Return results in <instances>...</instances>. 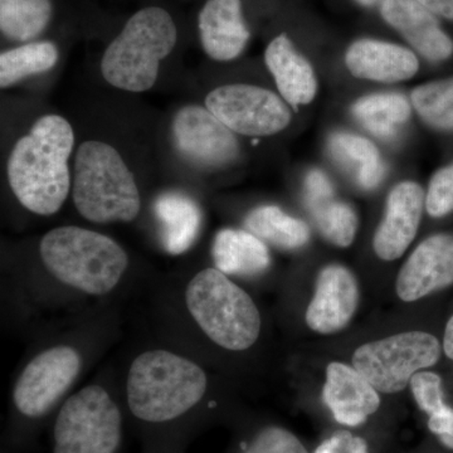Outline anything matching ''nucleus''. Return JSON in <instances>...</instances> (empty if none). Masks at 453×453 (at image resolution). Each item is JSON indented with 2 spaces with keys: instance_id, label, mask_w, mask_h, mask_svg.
<instances>
[{
  "instance_id": "obj_1",
  "label": "nucleus",
  "mask_w": 453,
  "mask_h": 453,
  "mask_svg": "<svg viewBox=\"0 0 453 453\" xmlns=\"http://www.w3.org/2000/svg\"><path fill=\"white\" fill-rule=\"evenodd\" d=\"M73 129L58 115L38 119L28 135L18 140L8 160L9 186L27 210L52 216L70 193L68 159Z\"/></svg>"
},
{
  "instance_id": "obj_2",
  "label": "nucleus",
  "mask_w": 453,
  "mask_h": 453,
  "mask_svg": "<svg viewBox=\"0 0 453 453\" xmlns=\"http://www.w3.org/2000/svg\"><path fill=\"white\" fill-rule=\"evenodd\" d=\"M207 388V375L192 360L168 350H149L130 366L127 404L140 421L172 422L198 405Z\"/></svg>"
},
{
  "instance_id": "obj_3",
  "label": "nucleus",
  "mask_w": 453,
  "mask_h": 453,
  "mask_svg": "<svg viewBox=\"0 0 453 453\" xmlns=\"http://www.w3.org/2000/svg\"><path fill=\"white\" fill-rule=\"evenodd\" d=\"M40 252L50 275L92 296L113 290L129 266L120 244L81 226L52 229L42 238Z\"/></svg>"
},
{
  "instance_id": "obj_4",
  "label": "nucleus",
  "mask_w": 453,
  "mask_h": 453,
  "mask_svg": "<svg viewBox=\"0 0 453 453\" xmlns=\"http://www.w3.org/2000/svg\"><path fill=\"white\" fill-rule=\"evenodd\" d=\"M73 203L89 222H131L142 208L133 173L111 145L88 140L74 163Z\"/></svg>"
},
{
  "instance_id": "obj_5",
  "label": "nucleus",
  "mask_w": 453,
  "mask_h": 453,
  "mask_svg": "<svg viewBox=\"0 0 453 453\" xmlns=\"http://www.w3.org/2000/svg\"><path fill=\"white\" fill-rule=\"evenodd\" d=\"M174 20L163 8L142 9L107 47L101 73L113 88L144 92L157 82L160 62L177 44Z\"/></svg>"
},
{
  "instance_id": "obj_6",
  "label": "nucleus",
  "mask_w": 453,
  "mask_h": 453,
  "mask_svg": "<svg viewBox=\"0 0 453 453\" xmlns=\"http://www.w3.org/2000/svg\"><path fill=\"white\" fill-rule=\"evenodd\" d=\"M188 311L220 348L247 350L261 333V315L252 297L219 268H205L188 283Z\"/></svg>"
},
{
  "instance_id": "obj_7",
  "label": "nucleus",
  "mask_w": 453,
  "mask_h": 453,
  "mask_svg": "<svg viewBox=\"0 0 453 453\" xmlns=\"http://www.w3.org/2000/svg\"><path fill=\"white\" fill-rule=\"evenodd\" d=\"M442 348L425 332L395 334L357 349L353 366L384 395L402 392L417 372L436 365Z\"/></svg>"
},
{
  "instance_id": "obj_8",
  "label": "nucleus",
  "mask_w": 453,
  "mask_h": 453,
  "mask_svg": "<svg viewBox=\"0 0 453 453\" xmlns=\"http://www.w3.org/2000/svg\"><path fill=\"white\" fill-rule=\"evenodd\" d=\"M205 107L241 135H275L291 122L290 110L281 97L270 89L246 83L214 88L205 97Z\"/></svg>"
},
{
  "instance_id": "obj_9",
  "label": "nucleus",
  "mask_w": 453,
  "mask_h": 453,
  "mask_svg": "<svg viewBox=\"0 0 453 453\" xmlns=\"http://www.w3.org/2000/svg\"><path fill=\"white\" fill-rule=\"evenodd\" d=\"M81 371L79 351L57 345L38 354L18 378L13 403L27 418L46 416L73 386Z\"/></svg>"
},
{
  "instance_id": "obj_10",
  "label": "nucleus",
  "mask_w": 453,
  "mask_h": 453,
  "mask_svg": "<svg viewBox=\"0 0 453 453\" xmlns=\"http://www.w3.org/2000/svg\"><path fill=\"white\" fill-rule=\"evenodd\" d=\"M173 136L179 153L201 168H223L240 151L234 131L207 107H183L173 121Z\"/></svg>"
},
{
  "instance_id": "obj_11",
  "label": "nucleus",
  "mask_w": 453,
  "mask_h": 453,
  "mask_svg": "<svg viewBox=\"0 0 453 453\" xmlns=\"http://www.w3.org/2000/svg\"><path fill=\"white\" fill-rule=\"evenodd\" d=\"M453 285V234H438L426 238L408 257L398 277L399 299L413 303Z\"/></svg>"
},
{
  "instance_id": "obj_12",
  "label": "nucleus",
  "mask_w": 453,
  "mask_h": 453,
  "mask_svg": "<svg viewBox=\"0 0 453 453\" xmlns=\"http://www.w3.org/2000/svg\"><path fill=\"white\" fill-rule=\"evenodd\" d=\"M426 208V193L416 181H402L388 195L383 219L375 231L372 249L383 261L404 255L416 238Z\"/></svg>"
},
{
  "instance_id": "obj_13",
  "label": "nucleus",
  "mask_w": 453,
  "mask_h": 453,
  "mask_svg": "<svg viewBox=\"0 0 453 453\" xmlns=\"http://www.w3.org/2000/svg\"><path fill=\"white\" fill-rule=\"evenodd\" d=\"M359 303V286L347 267L329 265L319 273L315 294L306 310V324L315 333H338L344 329Z\"/></svg>"
},
{
  "instance_id": "obj_14",
  "label": "nucleus",
  "mask_w": 453,
  "mask_h": 453,
  "mask_svg": "<svg viewBox=\"0 0 453 453\" xmlns=\"http://www.w3.org/2000/svg\"><path fill=\"white\" fill-rule=\"evenodd\" d=\"M323 399L334 418L342 425L357 427L380 410V392L354 366L330 363Z\"/></svg>"
},
{
  "instance_id": "obj_15",
  "label": "nucleus",
  "mask_w": 453,
  "mask_h": 453,
  "mask_svg": "<svg viewBox=\"0 0 453 453\" xmlns=\"http://www.w3.org/2000/svg\"><path fill=\"white\" fill-rule=\"evenodd\" d=\"M380 13L428 61L442 62L453 55V41L441 28L436 14L418 0H383Z\"/></svg>"
},
{
  "instance_id": "obj_16",
  "label": "nucleus",
  "mask_w": 453,
  "mask_h": 453,
  "mask_svg": "<svg viewBox=\"0 0 453 453\" xmlns=\"http://www.w3.org/2000/svg\"><path fill=\"white\" fill-rule=\"evenodd\" d=\"M345 65L357 79L383 83L412 79L419 68L413 50L375 40H359L350 44L345 53Z\"/></svg>"
},
{
  "instance_id": "obj_17",
  "label": "nucleus",
  "mask_w": 453,
  "mask_h": 453,
  "mask_svg": "<svg viewBox=\"0 0 453 453\" xmlns=\"http://www.w3.org/2000/svg\"><path fill=\"white\" fill-rule=\"evenodd\" d=\"M198 28L203 49L216 61L237 58L250 40L241 0H208L199 14Z\"/></svg>"
},
{
  "instance_id": "obj_18",
  "label": "nucleus",
  "mask_w": 453,
  "mask_h": 453,
  "mask_svg": "<svg viewBox=\"0 0 453 453\" xmlns=\"http://www.w3.org/2000/svg\"><path fill=\"white\" fill-rule=\"evenodd\" d=\"M265 62L280 94L294 109L309 105L318 92V79L311 64L295 49L286 35H277L268 44Z\"/></svg>"
},
{
  "instance_id": "obj_19",
  "label": "nucleus",
  "mask_w": 453,
  "mask_h": 453,
  "mask_svg": "<svg viewBox=\"0 0 453 453\" xmlns=\"http://www.w3.org/2000/svg\"><path fill=\"white\" fill-rule=\"evenodd\" d=\"M216 268L226 275L257 276L271 264L266 244L242 229H222L213 243Z\"/></svg>"
},
{
  "instance_id": "obj_20",
  "label": "nucleus",
  "mask_w": 453,
  "mask_h": 453,
  "mask_svg": "<svg viewBox=\"0 0 453 453\" xmlns=\"http://www.w3.org/2000/svg\"><path fill=\"white\" fill-rule=\"evenodd\" d=\"M155 216L162 226L164 247L170 255H181L196 242L202 223L198 204L181 193H164L155 201Z\"/></svg>"
},
{
  "instance_id": "obj_21",
  "label": "nucleus",
  "mask_w": 453,
  "mask_h": 453,
  "mask_svg": "<svg viewBox=\"0 0 453 453\" xmlns=\"http://www.w3.org/2000/svg\"><path fill=\"white\" fill-rule=\"evenodd\" d=\"M330 151L338 162L356 172L357 183L365 189H374L384 177V164L377 146L363 136L350 133L333 134Z\"/></svg>"
},
{
  "instance_id": "obj_22",
  "label": "nucleus",
  "mask_w": 453,
  "mask_h": 453,
  "mask_svg": "<svg viewBox=\"0 0 453 453\" xmlns=\"http://www.w3.org/2000/svg\"><path fill=\"white\" fill-rule=\"evenodd\" d=\"M353 113L378 138L393 139L398 127L411 118V105L401 94H374L359 98Z\"/></svg>"
},
{
  "instance_id": "obj_23",
  "label": "nucleus",
  "mask_w": 453,
  "mask_h": 453,
  "mask_svg": "<svg viewBox=\"0 0 453 453\" xmlns=\"http://www.w3.org/2000/svg\"><path fill=\"white\" fill-rule=\"evenodd\" d=\"M246 226L259 240L285 250L300 249L310 238L309 226L303 220L288 216L276 205L253 210L247 216Z\"/></svg>"
},
{
  "instance_id": "obj_24",
  "label": "nucleus",
  "mask_w": 453,
  "mask_h": 453,
  "mask_svg": "<svg viewBox=\"0 0 453 453\" xmlns=\"http://www.w3.org/2000/svg\"><path fill=\"white\" fill-rule=\"evenodd\" d=\"M52 17L50 0H0V29L9 40L38 37Z\"/></svg>"
},
{
  "instance_id": "obj_25",
  "label": "nucleus",
  "mask_w": 453,
  "mask_h": 453,
  "mask_svg": "<svg viewBox=\"0 0 453 453\" xmlns=\"http://www.w3.org/2000/svg\"><path fill=\"white\" fill-rule=\"evenodd\" d=\"M58 61V50L52 42H33L0 56V86L8 88L32 74L47 73Z\"/></svg>"
},
{
  "instance_id": "obj_26",
  "label": "nucleus",
  "mask_w": 453,
  "mask_h": 453,
  "mask_svg": "<svg viewBox=\"0 0 453 453\" xmlns=\"http://www.w3.org/2000/svg\"><path fill=\"white\" fill-rule=\"evenodd\" d=\"M411 101L429 127L453 131V77L423 83L413 89Z\"/></svg>"
},
{
  "instance_id": "obj_27",
  "label": "nucleus",
  "mask_w": 453,
  "mask_h": 453,
  "mask_svg": "<svg viewBox=\"0 0 453 453\" xmlns=\"http://www.w3.org/2000/svg\"><path fill=\"white\" fill-rule=\"evenodd\" d=\"M319 229L329 242L338 247H349L357 231L356 211L344 202L329 201L311 211Z\"/></svg>"
},
{
  "instance_id": "obj_28",
  "label": "nucleus",
  "mask_w": 453,
  "mask_h": 453,
  "mask_svg": "<svg viewBox=\"0 0 453 453\" xmlns=\"http://www.w3.org/2000/svg\"><path fill=\"white\" fill-rule=\"evenodd\" d=\"M426 211L434 219L453 211V163L434 173L426 193Z\"/></svg>"
},
{
  "instance_id": "obj_29",
  "label": "nucleus",
  "mask_w": 453,
  "mask_h": 453,
  "mask_svg": "<svg viewBox=\"0 0 453 453\" xmlns=\"http://www.w3.org/2000/svg\"><path fill=\"white\" fill-rule=\"evenodd\" d=\"M243 453H308L299 438L288 429L270 426L261 429Z\"/></svg>"
},
{
  "instance_id": "obj_30",
  "label": "nucleus",
  "mask_w": 453,
  "mask_h": 453,
  "mask_svg": "<svg viewBox=\"0 0 453 453\" xmlns=\"http://www.w3.org/2000/svg\"><path fill=\"white\" fill-rule=\"evenodd\" d=\"M410 384L417 405L419 410L428 414V417L446 407L442 380L436 372H417Z\"/></svg>"
},
{
  "instance_id": "obj_31",
  "label": "nucleus",
  "mask_w": 453,
  "mask_h": 453,
  "mask_svg": "<svg viewBox=\"0 0 453 453\" xmlns=\"http://www.w3.org/2000/svg\"><path fill=\"white\" fill-rule=\"evenodd\" d=\"M333 199L334 189L329 178L321 170L314 169L308 173L305 179V201L309 210H315Z\"/></svg>"
},
{
  "instance_id": "obj_32",
  "label": "nucleus",
  "mask_w": 453,
  "mask_h": 453,
  "mask_svg": "<svg viewBox=\"0 0 453 453\" xmlns=\"http://www.w3.org/2000/svg\"><path fill=\"white\" fill-rule=\"evenodd\" d=\"M315 453H368V443L365 438L340 431L324 441Z\"/></svg>"
},
{
  "instance_id": "obj_33",
  "label": "nucleus",
  "mask_w": 453,
  "mask_h": 453,
  "mask_svg": "<svg viewBox=\"0 0 453 453\" xmlns=\"http://www.w3.org/2000/svg\"><path fill=\"white\" fill-rule=\"evenodd\" d=\"M428 428L440 438L447 449H453V410L446 405L440 412L428 417Z\"/></svg>"
},
{
  "instance_id": "obj_34",
  "label": "nucleus",
  "mask_w": 453,
  "mask_h": 453,
  "mask_svg": "<svg viewBox=\"0 0 453 453\" xmlns=\"http://www.w3.org/2000/svg\"><path fill=\"white\" fill-rule=\"evenodd\" d=\"M418 2L437 17L453 20V0H418Z\"/></svg>"
},
{
  "instance_id": "obj_35",
  "label": "nucleus",
  "mask_w": 453,
  "mask_h": 453,
  "mask_svg": "<svg viewBox=\"0 0 453 453\" xmlns=\"http://www.w3.org/2000/svg\"><path fill=\"white\" fill-rule=\"evenodd\" d=\"M443 351L446 357L453 360V315L446 325L445 338H443Z\"/></svg>"
},
{
  "instance_id": "obj_36",
  "label": "nucleus",
  "mask_w": 453,
  "mask_h": 453,
  "mask_svg": "<svg viewBox=\"0 0 453 453\" xmlns=\"http://www.w3.org/2000/svg\"><path fill=\"white\" fill-rule=\"evenodd\" d=\"M357 2H359L360 4L363 5H374L375 3L380 2V0H357Z\"/></svg>"
}]
</instances>
